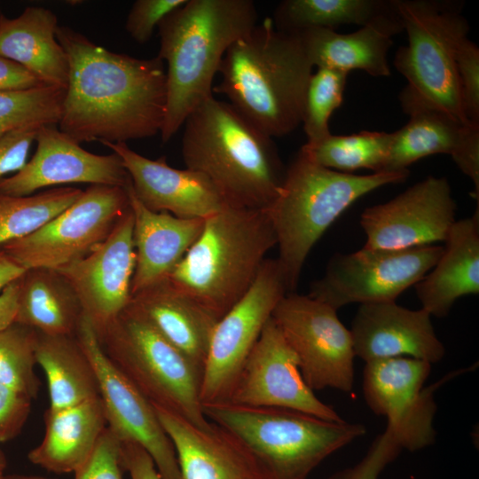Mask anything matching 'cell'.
I'll return each instance as SVG.
<instances>
[{
    "label": "cell",
    "instance_id": "cell-46",
    "mask_svg": "<svg viewBox=\"0 0 479 479\" xmlns=\"http://www.w3.org/2000/svg\"><path fill=\"white\" fill-rule=\"evenodd\" d=\"M20 279L0 292V331L15 322L18 310Z\"/></svg>",
    "mask_w": 479,
    "mask_h": 479
},
{
    "label": "cell",
    "instance_id": "cell-2",
    "mask_svg": "<svg viewBox=\"0 0 479 479\" xmlns=\"http://www.w3.org/2000/svg\"><path fill=\"white\" fill-rule=\"evenodd\" d=\"M184 127L186 168L205 175L229 207L266 210L272 204L286 172L272 137L214 96L187 116Z\"/></svg>",
    "mask_w": 479,
    "mask_h": 479
},
{
    "label": "cell",
    "instance_id": "cell-45",
    "mask_svg": "<svg viewBox=\"0 0 479 479\" xmlns=\"http://www.w3.org/2000/svg\"><path fill=\"white\" fill-rule=\"evenodd\" d=\"M43 85L27 69L0 55V91L27 90Z\"/></svg>",
    "mask_w": 479,
    "mask_h": 479
},
{
    "label": "cell",
    "instance_id": "cell-17",
    "mask_svg": "<svg viewBox=\"0 0 479 479\" xmlns=\"http://www.w3.org/2000/svg\"><path fill=\"white\" fill-rule=\"evenodd\" d=\"M457 206L445 177H428L361 215L365 248L401 249L444 241Z\"/></svg>",
    "mask_w": 479,
    "mask_h": 479
},
{
    "label": "cell",
    "instance_id": "cell-9",
    "mask_svg": "<svg viewBox=\"0 0 479 479\" xmlns=\"http://www.w3.org/2000/svg\"><path fill=\"white\" fill-rule=\"evenodd\" d=\"M97 335L107 357L153 406L209 426L200 397L202 373L146 321L125 309Z\"/></svg>",
    "mask_w": 479,
    "mask_h": 479
},
{
    "label": "cell",
    "instance_id": "cell-10",
    "mask_svg": "<svg viewBox=\"0 0 479 479\" xmlns=\"http://www.w3.org/2000/svg\"><path fill=\"white\" fill-rule=\"evenodd\" d=\"M129 208L126 187L92 185L43 226L1 249L27 270H57L104 241Z\"/></svg>",
    "mask_w": 479,
    "mask_h": 479
},
{
    "label": "cell",
    "instance_id": "cell-33",
    "mask_svg": "<svg viewBox=\"0 0 479 479\" xmlns=\"http://www.w3.org/2000/svg\"><path fill=\"white\" fill-rule=\"evenodd\" d=\"M391 144V133L361 130L347 136L331 133L302 149L316 163L340 172L366 169L383 172Z\"/></svg>",
    "mask_w": 479,
    "mask_h": 479
},
{
    "label": "cell",
    "instance_id": "cell-15",
    "mask_svg": "<svg viewBox=\"0 0 479 479\" xmlns=\"http://www.w3.org/2000/svg\"><path fill=\"white\" fill-rule=\"evenodd\" d=\"M75 336L96 373L107 426L121 441L142 446L153 459L161 479H181L173 444L153 404L107 357L84 316Z\"/></svg>",
    "mask_w": 479,
    "mask_h": 479
},
{
    "label": "cell",
    "instance_id": "cell-49",
    "mask_svg": "<svg viewBox=\"0 0 479 479\" xmlns=\"http://www.w3.org/2000/svg\"><path fill=\"white\" fill-rule=\"evenodd\" d=\"M6 464H7V461H6L5 455L4 452L0 449V472L4 473L6 467Z\"/></svg>",
    "mask_w": 479,
    "mask_h": 479
},
{
    "label": "cell",
    "instance_id": "cell-1",
    "mask_svg": "<svg viewBox=\"0 0 479 479\" xmlns=\"http://www.w3.org/2000/svg\"><path fill=\"white\" fill-rule=\"evenodd\" d=\"M68 80L59 129L78 143H127L161 133L167 104L164 62L108 51L59 26Z\"/></svg>",
    "mask_w": 479,
    "mask_h": 479
},
{
    "label": "cell",
    "instance_id": "cell-27",
    "mask_svg": "<svg viewBox=\"0 0 479 479\" xmlns=\"http://www.w3.org/2000/svg\"><path fill=\"white\" fill-rule=\"evenodd\" d=\"M439 260L428 275L416 283L423 310L430 316L448 315L456 300L479 293V215L452 226Z\"/></svg>",
    "mask_w": 479,
    "mask_h": 479
},
{
    "label": "cell",
    "instance_id": "cell-43",
    "mask_svg": "<svg viewBox=\"0 0 479 479\" xmlns=\"http://www.w3.org/2000/svg\"><path fill=\"white\" fill-rule=\"evenodd\" d=\"M38 129H22L0 137V178L24 167Z\"/></svg>",
    "mask_w": 479,
    "mask_h": 479
},
{
    "label": "cell",
    "instance_id": "cell-30",
    "mask_svg": "<svg viewBox=\"0 0 479 479\" xmlns=\"http://www.w3.org/2000/svg\"><path fill=\"white\" fill-rule=\"evenodd\" d=\"M82 316L76 294L57 270L29 269L20 279L16 323L45 335L75 336Z\"/></svg>",
    "mask_w": 479,
    "mask_h": 479
},
{
    "label": "cell",
    "instance_id": "cell-44",
    "mask_svg": "<svg viewBox=\"0 0 479 479\" xmlns=\"http://www.w3.org/2000/svg\"><path fill=\"white\" fill-rule=\"evenodd\" d=\"M122 455L130 479H161L150 454L137 443L122 441Z\"/></svg>",
    "mask_w": 479,
    "mask_h": 479
},
{
    "label": "cell",
    "instance_id": "cell-51",
    "mask_svg": "<svg viewBox=\"0 0 479 479\" xmlns=\"http://www.w3.org/2000/svg\"><path fill=\"white\" fill-rule=\"evenodd\" d=\"M0 17H1V15H0Z\"/></svg>",
    "mask_w": 479,
    "mask_h": 479
},
{
    "label": "cell",
    "instance_id": "cell-28",
    "mask_svg": "<svg viewBox=\"0 0 479 479\" xmlns=\"http://www.w3.org/2000/svg\"><path fill=\"white\" fill-rule=\"evenodd\" d=\"M106 427L99 396L63 409L48 408L43 437L27 458L51 473L75 472L90 455Z\"/></svg>",
    "mask_w": 479,
    "mask_h": 479
},
{
    "label": "cell",
    "instance_id": "cell-8",
    "mask_svg": "<svg viewBox=\"0 0 479 479\" xmlns=\"http://www.w3.org/2000/svg\"><path fill=\"white\" fill-rule=\"evenodd\" d=\"M397 6L408 39L394 59L408 82L400 103L433 107L471 124L464 114L455 62L457 45L469 31L462 2L397 0Z\"/></svg>",
    "mask_w": 479,
    "mask_h": 479
},
{
    "label": "cell",
    "instance_id": "cell-39",
    "mask_svg": "<svg viewBox=\"0 0 479 479\" xmlns=\"http://www.w3.org/2000/svg\"><path fill=\"white\" fill-rule=\"evenodd\" d=\"M455 62L465 116L479 126V48L467 36L457 45Z\"/></svg>",
    "mask_w": 479,
    "mask_h": 479
},
{
    "label": "cell",
    "instance_id": "cell-31",
    "mask_svg": "<svg viewBox=\"0 0 479 479\" xmlns=\"http://www.w3.org/2000/svg\"><path fill=\"white\" fill-rule=\"evenodd\" d=\"M35 356L47 380L49 408L63 409L99 396L92 365L75 336L38 333Z\"/></svg>",
    "mask_w": 479,
    "mask_h": 479
},
{
    "label": "cell",
    "instance_id": "cell-38",
    "mask_svg": "<svg viewBox=\"0 0 479 479\" xmlns=\"http://www.w3.org/2000/svg\"><path fill=\"white\" fill-rule=\"evenodd\" d=\"M122 441L107 426L74 479H123Z\"/></svg>",
    "mask_w": 479,
    "mask_h": 479
},
{
    "label": "cell",
    "instance_id": "cell-37",
    "mask_svg": "<svg viewBox=\"0 0 479 479\" xmlns=\"http://www.w3.org/2000/svg\"><path fill=\"white\" fill-rule=\"evenodd\" d=\"M348 73L318 67L312 73L305 92L302 123L306 143L318 142L330 134L328 122L332 114L342 103Z\"/></svg>",
    "mask_w": 479,
    "mask_h": 479
},
{
    "label": "cell",
    "instance_id": "cell-4",
    "mask_svg": "<svg viewBox=\"0 0 479 479\" xmlns=\"http://www.w3.org/2000/svg\"><path fill=\"white\" fill-rule=\"evenodd\" d=\"M256 22L251 0H187L161 20L157 57L167 63L162 142L170 140L187 116L213 97V80L225 52Z\"/></svg>",
    "mask_w": 479,
    "mask_h": 479
},
{
    "label": "cell",
    "instance_id": "cell-32",
    "mask_svg": "<svg viewBox=\"0 0 479 479\" xmlns=\"http://www.w3.org/2000/svg\"><path fill=\"white\" fill-rule=\"evenodd\" d=\"M397 12V0H285L271 18L274 27L288 34L344 25L365 26Z\"/></svg>",
    "mask_w": 479,
    "mask_h": 479
},
{
    "label": "cell",
    "instance_id": "cell-25",
    "mask_svg": "<svg viewBox=\"0 0 479 479\" xmlns=\"http://www.w3.org/2000/svg\"><path fill=\"white\" fill-rule=\"evenodd\" d=\"M126 309L146 321L203 373L217 321L167 279L132 294Z\"/></svg>",
    "mask_w": 479,
    "mask_h": 479
},
{
    "label": "cell",
    "instance_id": "cell-22",
    "mask_svg": "<svg viewBox=\"0 0 479 479\" xmlns=\"http://www.w3.org/2000/svg\"><path fill=\"white\" fill-rule=\"evenodd\" d=\"M430 314L396 302L360 304L351 323L355 356L365 363L398 357L439 362L445 354Z\"/></svg>",
    "mask_w": 479,
    "mask_h": 479
},
{
    "label": "cell",
    "instance_id": "cell-24",
    "mask_svg": "<svg viewBox=\"0 0 479 479\" xmlns=\"http://www.w3.org/2000/svg\"><path fill=\"white\" fill-rule=\"evenodd\" d=\"M133 216L136 267L131 295L166 279L200 235L205 219L150 210L126 185Z\"/></svg>",
    "mask_w": 479,
    "mask_h": 479
},
{
    "label": "cell",
    "instance_id": "cell-11",
    "mask_svg": "<svg viewBox=\"0 0 479 479\" xmlns=\"http://www.w3.org/2000/svg\"><path fill=\"white\" fill-rule=\"evenodd\" d=\"M443 251L444 247L428 245L337 253L329 260L324 276L311 283L308 295L336 310L354 302H395L426 276Z\"/></svg>",
    "mask_w": 479,
    "mask_h": 479
},
{
    "label": "cell",
    "instance_id": "cell-35",
    "mask_svg": "<svg viewBox=\"0 0 479 479\" xmlns=\"http://www.w3.org/2000/svg\"><path fill=\"white\" fill-rule=\"evenodd\" d=\"M65 91L50 85L0 91V137L22 129L58 125Z\"/></svg>",
    "mask_w": 479,
    "mask_h": 479
},
{
    "label": "cell",
    "instance_id": "cell-20",
    "mask_svg": "<svg viewBox=\"0 0 479 479\" xmlns=\"http://www.w3.org/2000/svg\"><path fill=\"white\" fill-rule=\"evenodd\" d=\"M101 144L121 158L134 194L150 210L206 219L229 207L213 183L199 171L175 169L164 156L146 158L127 143Z\"/></svg>",
    "mask_w": 479,
    "mask_h": 479
},
{
    "label": "cell",
    "instance_id": "cell-47",
    "mask_svg": "<svg viewBox=\"0 0 479 479\" xmlns=\"http://www.w3.org/2000/svg\"><path fill=\"white\" fill-rule=\"evenodd\" d=\"M27 271L0 248V292L12 282L20 279Z\"/></svg>",
    "mask_w": 479,
    "mask_h": 479
},
{
    "label": "cell",
    "instance_id": "cell-19",
    "mask_svg": "<svg viewBox=\"0 0 479 479\" xmlns=\"http://www.w3.org/2000/svg\"><path fill=\"white\" fill-rule=\"evenodd\" d=\"M32 158L19 171L0 178V194L27 196L69 184L126 187L130 181L121 158L92 153L57 125L38 129Z\"/></svg>",
    "mask_w": 479,
    "mask_h": 479
},
{
    "label": "cell",
    "instance_id": "cell-3",
    "mask_svg": "<svg viewBox=\"0 0 479 479\" xmlns=\"http://www.w3.org/2000/svg\"><path fill=\"white\" fill-rule=\"evenodd\" d=\"M298 35L278 30L271 18L255 25L225 52L213 88L271 137L294 131L301 123L305 92L312 75Z\"/></svg>",
    "mask_w": 479,
    "mask_h": 479
},
{
    "label": "cell",
    "instance_id": "cell-12",
    "mask_svg": "<svg viewBox=\"0 0 479 479\" xmlns=\"http://www.w3.org/2000/svg\"><path fill=\"white\" fill-rule=\"evenodd\" d=\"M287 293L279 262L266 258L249 290L215 325L202 373V405L228 401L263 327Z\"/></svg>",
    "mask_w": 479,
    "mask_h": 479
},
{
    "label": "cell",
    "instance_id": "cell-6",
    "mask_svg": "<svg viewBox=\"0 0 479 479\" xmlns=\"http://www.w3.org/2000/svg\"><path fill=\"white\" fill-rule=\"evenodd\" d=\"M408 171L371 175L343 173L312 161L301 148L286 168L279 192L265 210L273 226L288 293L294 292L305 260L326 229L353 202L389 184L402 183Z\"/></svg>",
    "mask_w": 479,
    "mask_h": 479
},
{
    "label": "cell",
    "instance_id": "cell-48",
    "mask_svg": "<svg viewBox=\"0 0 479 479\" xmlns=\"http://www.w3.org/2000/svg\"><path fill=\"white\" fill-rule=\"evenodd\" d=\"M4 479H52L37 475H4Z\"/></svg>",
    "mask_w": 479,
    "mask_h": 479
},
{
    "label": "cell",
    "instance_id": "cell-40",
    "mask_svg": "<svg viewBox=\"0 0 479 479\" xmlns=\"http://www.w3.org/2000/svg\"><path fill=\"white\" fill-rule=\"evenodd\" d=\"M402 451L391 429L378 436L368 452L356 465L333 474L328 479H378L383 469Z\"/></svg>",
    "mask_w": 479,
    "mask_h": 479
},
{
    "label": "cell",
    "instance_id": "cell-36",
    "mask_svg": "<svg viewBox=\"0 0 479 479\" xmlns=\"http://www.w3.org/2000/svg\"><path fill=\"white\" fill-rule=\"evenodd\" d=\"M38 333L14 322L0 331V383L34 399L41 382L35 373Z\"/></svg>",
    "mask_w": 479,
    "mask_h": 479
},
{
    "label": "cell",
    "instance_id": "cell-50",
    "mask_svg": "<svg viewBox=\"0 0 479 479\" xmlns=\"http://www.w3.org/2000/svg\"><path fill=\"white\" fill-rule=\"evenodd\" d=\"M4 473L3 472H0V479H4Z\"/></svg>",
    "mask_w": 479,
    "mask_h": 479
},
{
    "label": "cell",
    "instance_id": "cell-18",
    "mask_svg": "<svg viewBox=\"0 0 479 479\" xmlns=\"http://www.w3.org/2000/svg\"><path fill=\"white\" fill-rule=\"evenodd\" d=\"M135 267L133 216L129 208L104 241L83 258L57 271L74 289L84 317L98 334L129 305Z\"/></svg>",
    "mask_w": 479,
    "mask_h": 479
},
{
    "label": "cell",
    "instance_id": "cell-14",
    "mask_svg": "<svg viewBox=\"0 0 479 479\" xmlns=\"http://www.w3.org/2000/svg\"><path fill=\"white\" fill-rule=\"evenodd\" d=\"M431 372L428 362L406 357L365 363L363 393L368 407L388 419L402 449L420 450L435 442L434 392L441 385L423 388Z\"/></svg>",
    "mask_w": 479,
    "mask_h": 479
},
{
    "label": "cell",
    "instance_id": "cell-21",
    "mask_svg": "<svg viewBox=\"0 0 479 479\" xmlns=\"http://www.w3.org/2000/svg\"><path fill=\"white\" fill-rule=\"evenodd\" d=\"M410 119L391 132V144L383 172L408 171L418 160L432 154L452 156L474 184L479 195V126L467 124L441 110L416 103H401Z\"/></svg>",
    "mask_w": 479,
    "mask_h": 479
},
{
    "label": "cell",
    "instance_id": "cell-7",
    "mask_svg": "<svg viewBox=\"0 0 479 479\" xmlns=\"http://www.w3.org/2000/svg\"><path fill=\"white\" fill-rule=\"evenodd\" d=\"M203 412L245 444L269 479H307L325 459L366 432L360 423L282 408L224 402L203 405Z\"/></svg>",
    "mask_w": 479,
    "mask_h": 479
},
{
    "label": "cell",
    "instance_id": "cell-42",
    "mask_svg": "<svg viewBox=\"0 0 479 479\" xmlns=\"http://www.w3.org/2000/svg\"><path fill=\"white\" fill-rule=\"evenodd\" d=\"M32 400L0 383V443L15 438L22 430Z\"/></svg>",
    "mask_w": 479,
    "mask_h": 479
},
{
    "label": "cell",
    "instance_id": "cell-5",
    "mask_svg": "<svg viewBox=\"0 0 479 479\" xmlns=\"http://www.w3.org/2000/svg\"><path fill=\"white\" fill-rule=\"evenodd\" d=\"M274 246L265 210L226 207L204 220L200 235L166 279L218 321L249 290Z\"/></svg>",
    "mask_w": 479,
    "mask_h": 479
},
{
    "label": "cell",
    "instance_id": "cell-41",
    "mask_svg": "<svg viewBox=\"0 0 479 479\" xmlns=\"http://www.w3.org/2000/svg\"><path fill=\"white\" fill-rule=\"evenodd\" d=\"M187 0H137L125 22L130 36L138 43L148 42L161 20Z\"/></svg>",
    "mask_w": 479,
    "mask_h": 479
},
{
    "label": "cell",
    "instance_id": "cell-16",
    "mask_svg": "<svg viewBox=\"0 0 479 479\" xmlns=\"http://www.w3.org/2000/svg\"><path fill=\"white\" fill-rule=\"evenodd\" d=\"M227 402L288 409L329 421H344L307 385L296 355L272 318L247 358Z\"/></svg>",
    "mask_w": 479,
    "mask_h": 479
},
{
    "label": "cell",
    "instance_id": "cell-23",
    "mask_svg": "<svg viewBox=\"0 0 479 479\" xmlns=\"http://www.w3.org/2000/svg\"><path fill=\"white\" fill-rule=\"evenodd\" d=\"M153 408L173 444L181 479H269L250 450L226 428L212 421L200 428L169 411Z\"/></svg>",
    "mask_w": 479,
    "mask_h": 479
},
{
    "label": "cell",
    "instance_id": "cell-34",
    "mask_svg": "<svg viewBox=\"0 0 479 479\" xmlns=\"http://www.w3.org/2000/svg\"><path fill=\"white\" fill-rule=\"evenodd\" d=\"M82 192L73 186H59L27 196L0 194V248L43 226L71 205Z\"/></svg>",
    "mask_w": 479,
    "mask_h": 479
},
{
    "label": "cell",
    "instance_id": "cell-26",
    "mask_svg": "<svg viewBox=\"0 0 479 479\" xmlns=\"http://www.w3.org/2000/svg\"><path fill=\"white\" fill-rule=\"evenodd\" d=\"M398 12L380 18L349 34L314 28L301 32L304 50L313 67H327L348 73L365 71L374 77L390 75L388 51L393 36L403 32Z\"/></svg>",
    "mask_w": 479,
    "mask_h": 479
},
{
    "label": "cell",
    "instance_id": "cell-29",
    "mask_svg": "<svg viewBox=\"0 0 479 479\" xmlns=\"http://www.w3.org/2000/svg\"><path fill=\"white\" fill-rule=\"evenodd\" d=\"M57 16L27 7L18 17H0V55L20 64L45 85L67 88V56L57 39Z\"/></svg>",
    "mask_w": 479,
    "mask_h": 479
},
{
    "label": "cell",
    "instance_id": "cell-13",
    "mask_svg": "<svg viewBox=\"0 0 479 479\" xmlns=\"http://www.w3.org/2000/svg\"><path fill=\"white\" fill-rule=\"evenodd\" d=\"M336 311L309 295L290 292L271 316L313 391L331 388L349 392L353 387L356 356L352 336Z\"/></svg>",
    "mask_w": 479,
    "mask_h": 479
}]
</instances>
